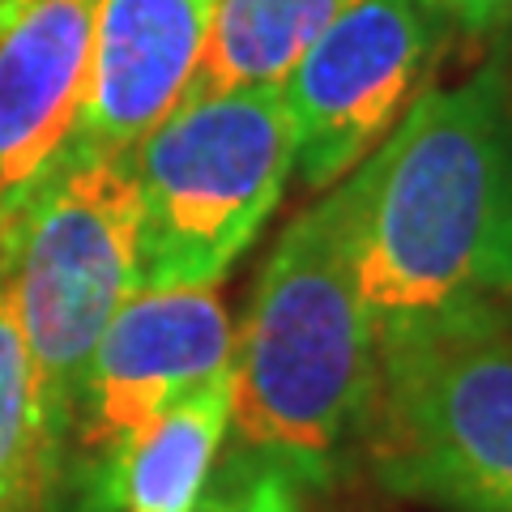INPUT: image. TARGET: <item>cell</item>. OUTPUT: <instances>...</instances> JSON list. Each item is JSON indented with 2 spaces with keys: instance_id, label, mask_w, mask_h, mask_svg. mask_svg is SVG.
Returning <instances> with one entry per match:
<instances>
[{
  "instance_id": "obj_1",
  "label": "cell",
  "mask_w": 512,
  "mask_h": 512,
  "mask_svg": "<svg viewBox=\"0 0 512 512\" xmlns=\"http://www.w3.org/2000/svg\"><path fill=\"white\" fill-rule=\"evenodd\" d=\"M372 329L512 299V56L427 90L359 163Z\"/></svg>"
},
{
  "instance_id": "obj_2",
  "label": "cell",
  "mask_w": 512,
  "mask_h": 512,
  "mask_svg": "<svg viewBox=\"0 0 512 512\" xmlns=\"http://www.w3.org/2000/svg\"><path fill=\"white\" fill-rule=\"evenodd\" d=\"M359 205L355 167L282 231L231 359L235 448L278 461L308 491L329 483L372 389L376 329L359 291Z\"/></svg>"
},
{
  "instance_id": "obj_3",
  "label": "cell",
  "mask_w": 512,
  "mask_h": 512,
  "mask_svg": "<svg viewBox=\"0 0 512 512\" xmlns=\"http://www.w3.org/2000/svg\"><path fill=\"white\" fill-rule=\"evenodd\" d=\"M359 436L384 487L453 512H512V312L376 325Z\"/></svg>"
},
{
  "instance_id": "obj_4",
  "label": "cell",
  "mask_w": 512,
  "mask_h": 512,
  "mask_svg": "<svg viewBox=\"0 0 512 512\" xmlns=\"http://www.w3.org/2000/svg\"><path fill=\"white\" fill-rule=\"evenodd\" d=\"M295 167L282 82L184 99L133 150L141 291H210L252 248Z\"/></svg>"
},
{
  "instance_id": "obj_5",
  "label": "cell",
  "mask_w": 512,
  "mask_h": 512,
  "mask_svg": "<svg viewBox=\"0 0 512 512\" xmlns=\"http://www.w3.org/2000/svg\"><path fill=\"white\" fill-rule=\"evenodd\" d=\"M0 265L43 419L64 457L94 346L137 278L133 154L64 150L5 235Z\"/></svg>"
},
{
  "instance_id": "obj_6",
  "label": "cell",
  "mask_w": 512,
  "mask_h": 512,
  "mask_svg": "<svg viewBox=\"0 0 512 512\" xmlns=\"http://www.w3.org/2000/svg\"><path fill=\"white\" fill-rule=\"evenodd\" d=\"M235 338L214 291H141L120 303L94 346L77 397L64 487L82 512H116L133 444L188 397L231 372Z\"/></svg>"
},
{
  "instance_id": "obj_7",
  "label": "cell",
  "mask_w": 512,
  "mask_h": 512,
  "mask_svg": "<svg viewBox=\"0 0 512 512\" xmlns=\"http://www.w3.org/2000/svg\"><path fill=\"white\" fill-rule=\"evenodd\" d=\"M453 18L444 0H355L282 77L303 184L333 188L419 99Z\"/></svg>"
},
{
  "instance_id": "obj_8",
  "label": "cell",
  "mask_w": 512,
  "mask_h": 512,
  "mask_svg": "<svg viewBox=\"0 0 512 512\" xmlns=\"http://www.w3.org/2000/svg\"><path fill=\"white\" fill-rule=\"evenodd\" d=\"M99 0H0V244L82 120Z\"/></svg>"
},
{
  "instance_id": "obj_9",
  "label": "cell",
  "mask_w": 512,
  "mask_h": 512,
  "mask_svg": "<svg viewBox=\"0 0 512 512\" xmlns=\"http://www.w3.org/2000/svg\"><path fill=\"white\" fill-rule=\"evenodd\" d=\"M214 13L218 0H99L73 146L133 154L184 103Z\"/></svg>"
},
{
  "instance_id": "obj_10",
  "label": "cell",
  "mask_w": 512,
  "mask_h": 512,
  "mask_svg": "<svg viewBox=\"0 0 512 512\" xmlns=\"http://www.w3.org/2000/svg\"><path fill=\"white\" fill-rule=\"evenodd\" d=\"M350 5L355 0H218L210 43L184 99L282 82Z\"/></svg>"
},
{
  "instance_id": "obj_11",
  "label": "cell",
  "mask_w": 512,
  "mask_h": 512,
  "mask_svg": "<svg viewBox=\"0 0 512 512\" xmlns=\"http://www.w3.org/2000/svg\"><path fill=\"white\" fill-rule=\"evenodd\" d=\"M231 431V372L180 397L133 444L120 483L124 512H192Z\"/></svg>"
},
{
  "instance_id": "obj_12",
  "label": "cell",
  "mask_w": 512,
  "mask_h": 512,
  "mask_svg": "<svg viewBox=\"0 0 512 512\" xmlns=\"http://www.w3.org/2000/svg\"><path fill=\"white\" fill-rule=\"evenodd\" d=\"M64 457L43 419L35 372L0 265V512H60Z\"/></svg>"
},
{
  "instance_id": "obj_13",
  "label": "cell",
  "mask_w": 512,
  "mask_h": 512,
  "mask_svg": "<svg viewBox=\"0 0 512 512\" xmlns=\"http://www.w3.org/2000/svg\"><path fill=\"white\" fill-rule=\"evenodd\" d=\"M308 487L269 457H256L248 448H231L222 470L210 474L201 500L192 512H303Z\"/></svg>"
},
{
  "instance_id": "obj_14",
  "label": "cell",
  "mask_w": 512,
  "mask_h": 512,
  "mask_svg": "<svg viewBox=\"0 0 512 512\" xmlns=\"http://www.w3.org/2000/svg\"><path fill=\"white\" fill-rule=\"evenodd\" d=\"M453 26L470 30V35H495V30L512 26V0H444Z\"/></svg>"
}]
</instances>
